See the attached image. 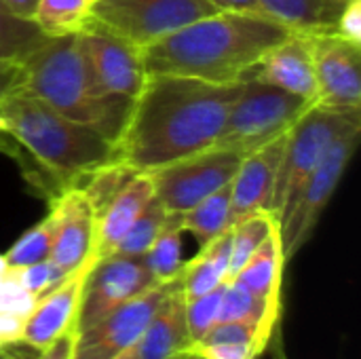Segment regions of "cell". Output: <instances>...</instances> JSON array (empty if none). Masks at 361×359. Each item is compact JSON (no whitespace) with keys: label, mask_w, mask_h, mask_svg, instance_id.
I'll return each instance as SVG.
<instances>
[{"label":"cell","mask_w":361,"mask_h":359,"mask_svg":"<svg viewBox=\"0 0 361 359\" xmlns=\"http://www.w3.org/2000/svg\"><path fill=\"white\" fill-rule=\"evenodd\" d=\"M271 358L273 359H290L288 351H286V343H283V334H281V324L275 328L273 336H271Z\"/></svg>","instance_id":"ab89813d"},{"label":"cell","mask_w":361,"mask_h":359,"mask_svg":"<svg viewBox=\"0 0 361 359\" xmlns=\"http://www.w3.org/2000/svg\"><path fill=\"white\" fill-rule=\"evenodd\" d=\"M15 273V279L19 281V286L32 294L36 300L47 294L49 290H53L59 281H63L68 275L61 273L51 260H42V262H36V264H30V267H21V269H13Z\"/></svg>","instance_id":"836d02e7"},{"label":"cell","mask_w":361,"mask_h":359,"mask_svg":"<svg viewBox=\"0 0 361 359\" xmlns=\"http://www.w3.org/2000/svg\"><path fill=\"white\" fill-rule=\"evenodd\" d=\"M51 207L55 212V237L49 260L66 275L97 260V216L80 186L61 190Z\"/></svg>","instance_id":"5bb4252c"},{"label":"cell","mask_w":361,"mask_h":359,"mask_svg":"<svg viewBox=\"0 0 361 359\" xmlns=\"http://www.w3.org/2000/svg\"><path fill=\"white\" fill-rule=\"evenodd\" d=\"M317 83V102L328 108L361 110V44L336 32L309 34Z\"/></svg>","instance_id":"4fadbf2b"},{"label":"cell","mask_w":361,"mask_h":359,"mask_svg":"<svg viewBox=\"0 0 361 359\" xmlns=\"http://www.w3.org/2000/svg\"><path fill=\"white\" fill-rule=\"evenodd\" d=\"M361 125V110H341L313 104L286 133L283 154L275 178L271 214L275 218L294 201L300 186L322 163L330 146Z\"/></svg>","instance_id":"5b68a950"},{"label":"cell","mask_w":361,"mask_h":359,"mask_svg":"<svg viewBox=\"0 0 361 359\" xmlns=\"http://www.w3.org/2000/svg\"><path fill=\"white\" fill-rule=\"evenodd\" d=\"M224 288H226V284H222V286L214 288L212 292H205L192 300H186V326H188L192 347L218 324Z\"/></svg>","instance_id":"d6a6232c"},{"label":"cell","mask_w":361,"mask_h":359,"mask_svg":"<svg viewBox=\"0 0 361 359\" xmlns=\"http://www.w3.org/2000/svg\"><path fill=\"white\" fill-rule=\"evenodd\" d=\"M241 89L243 83L148 74L116 142V159L137 174H150L212 148Z\"/></svg>","instance_id":"6da1fadb"},{"label":"cell","mask_w":361,"mask_h":359,"mask_svg":"<svg viewBox=\"0 0 361 359\" xmlns=\"http://www.w3.org/2000/svg\"><path fill=\"white\" fill-rule=\"evenodd\" d=\"M0 116L6 133L63 184L116 159V146L95 129L70 121L23 89L15 87L0 99Z\"/></svg>","instance_id":"277c9868"},{"label":"cell","mask_w":361,"mask_h":359,"mask_svg":"<svg viewBox=\"0 0 361 359\" xmlns=\"http://www.w3.org/2000/svg\"><path fill=\"white\" fill-rule=\"evenodd\" d=\"M361 125L345 131L326 152L315 171L296 193L294 201L277 218L279 239L286 260L294 258L313 237L328 203L332 201L360 144Z\"/></svg>","instance_id":"52a82bcc"},{"label":"cell","mask_w":361,"mask_h":359,"mask_svg":"<svg viewBox=\"0 0 361 359\" xmlns=\"http://www.w3.org/2000/svg\"><path fill=\"white\" fill-rule=\"evenodd\" d=\"M116 359H137V358L133 355V351H127V353H123L121 358H116Z\"/></svg>","instance_id":"f6af8a7d"},{"label":"cell","mask_w":361,"mask_h":359,"mask_svg":"<svg viewBox=\"0 0 361 359\" xmlns=\"http://www.w3.org/2000/svg\"><path fill=\"white\" fill-rule=\"evenodd\" d=\"M2 2H4L15 15H19V17H23V19H32L38 0H2Z\"/></svg>","instance_id":"f35d334b"},{"label":"cell","mask_w":361,"mask_h":359,"mask_svg":"<svg viewBox=\"0 0 361 359\" xmlns=\"http://www.w3.org/2000/svg\"><path fill=\"white\" fill-rule=\"evenodd\" d=\"M87 2H91V4H93V2H95V0H87Z\"/></svg>","instance_id":"bcb514c9"},{"label":"cell","mask_w":361,"mask_h":359,"mask_svg":"<svg viewBox=\"0 0 361 359\" xmlns=\"http://www.w3.org/2000/svg\"><path fill=\"white\" fill-rule=\"evenodd\" d=\"M286 135L241 159L231 180V226L256 212H271L277 169L283 154Z\"/></svg>","instance_id":"e0dca14e"},{"label":"cell","mask_w":361,"mask_h":359,"mask_svg":"<svg viewBox=\"0 0 361 359\" xmlns=\"http://www.w3.org/2000/svg\"><path fill=\"white\" fill-rule=\"evenodd\" d=\"M218 322H250L275 330L281 324V303L262 300L235 281H226Z\"/></svg>","instance_id":"d4e9b609"},{"label":"cell","mask_w":361,"mask_h":359,"mask_svg":"<svg viewBox=\"0 0 361 359\" xmlns=\"http://www.w3.org/2000/svg\"><path fill=\"white\" fill-rule=\"evenodd\" d=\"M292 32L279 21L216 11L142 49L146 74H176L216 85L245 83L254 66Z\"/></svg>","instance_id":"7a4b0ae2"},{"label":"cell","mask_w":361,"mask_h":359,"mask_svg":"<svg viewBox=\"0 0 361 359\" xmlns=\"http://www.w3.org/2000/svg\"><path fill=\"white\" fill-rule=\"evenodd\" d=\"M49 36L32 21L15 15L0 0V57L13 63H21L42 40Z\"/></svg>","instance_id":"83f0119b"},{"label":"cell","mask_w":361,"mask_h":359,"mask_svg":"<svg viewBox=\"0 0 361 359\" xmlns=\"http://www.w3.org/2000/svg\"><path fill=\"white\" fill-rule=\"evenodd\" d=\"M182 237L184 229L180 224V216L169 214L167 224L163 226V231L159 233V237L144 256V262L157 284H169L180 277V271L184 267Z\"/></svg>","instance_id":"484cf974"},{"label":"cell","mask_w":361,"mask_h":359,"mask_svg":"<svg viewBox=\"0 0 361 359\" xmlns=\"http://www.w3.org/2000/svg\"><path fill=\"white\" fill-rule=\"evenodd\" d=\"M334 32L353 44H361V0L345 2Z\"/></svg>","instance_id":"d590c367"},{"label":"cell","mask_w":361,"mask_h":359,"mask_svg":"<svg viewBox=\"0 0 361 359\" xmlns=\"http://www.w3.org/2000/svg\"><path fill=\"white\" fill-rule=\"evenodd\" d=\"M53 237H55V212L51 207L49 214L38 224H34L30 231H25L8 248V252L2 254L4 264L8 269H21V267H30V264L49 260L51 248H53Z\"/></svg>","instance_id":"4dcf8cb0"},{"label":"cell","mask_w":361,"mask_h":359,"mask_svg":"<svg viewBox=\"0 0 361 359\" xmlns=\"http://www.w3.org/2000/svg\"><path fill=\"white\" fill-rule=\"evenodd\" d=\"M137 171L133 167H129L127 163L114 159L97 169H93L87 178V186H80V190L85 193L87 201L91 203L95 216L133 180Z\"/></svg>","instance_id":"1f68e13d"},{"label":"cell","mask_w":361,"mask_h":359,"mask_svg":"<svg viewBox=\"0 0 361 359\" xmlns=\"http://www.w3.org/2000/svg\"><path fill=\"white\" fill-rule=\"evenodd\" d=\"M277 226V218L271 212L250 214L231 226V277L252 258Z\"/></svg>","instance_id":"f1b7e54d"},{"label":"cell","mask_w":361,"mask_h":359,"mask_svg":"<svg viewBox=\"0 0 361 359\" xmlns=\"http://www.w3.org/2000/svg\"><path fill=\"white\" fill-rule=\"evenodd\" d=\"M17 89L38 97L55 112L95 129L116 146L133 99L106 95L95 83L80 32L49 36L21 63Z\"/></svg>","instance_id":"3957f363"},{"label":"cell","mask_w":361,"mask_h":359,"mask_svg":"<svg viewBox=\"0 0 361 359\" xmlns=\"http://www.w3.org/2000/svg\"><path fill=\"white\" fill-rule=\"evenodd\" d=\"M216 11L209 0H95L91 4L93 21L140 49Z\"/></svg>","instance_id":"ba28073f"},{"label":"cell","mask_w":361,"mask_h":359,"mask_svg":"<svg viewBox=\"0 0 361 359\" xmlns=\"http://www.w3.org/2000/svg\"><path fill=\"white\" fill-rule=\"evenodd\" d=\"M231 229L199 248L192 260H184L180 271V288L186 300H192L231 279Z\"/></svg>","instance_id":"ffe728a7"},{"label":"cell","mask_w":361,"mask_h":359,"mask_svg":"<svg viewBox=\"0 0 361 359\" xmlns=\"http://www.w3.org/2000/svg\"><path fill=\"white\" fill-rule=\"evenodd\" d=\"M0 359H27V358L19 355V353H17V349L11 345V347H6V349H0Z\"/></svg>","instance_id":"60d3db41"},{"label":"cell","mask_w":361,"mask_h":359,"mask_svg":"<svg viewBox=\"0 0 361 359\" xmlns=\"http://www.w3.org/2000/svg\"><path fill=\"white\" fill-rule=\"evenodd\" d=\"M34 303L36 298L19 286L13 269L4 264L0 254V349L19 343L23 324L34 309Z\"/></svg>","instance_id":"cb8c5ba5"},{"label":"cell","mask_w":361,"mask_h":359,"mask_svg":"<svg viewBox=\"0 0 361 359\" xmlns=\"http://www.w3.org/2000/svg\"><path fill=\"white\" fill-rule=\"evenodd\" d=\"M167 220H169V212L157 197H152L150 203L144 207V212L135 218V222L123 235V239L118 241L112 254L129 256V258H144L150 245L154 243V239L159 237V233L163 231V226L167 224Z\"/></svg>","instance_id":"f546056e"},{"label":"cell","mask_w":361,"mask_h":359,"mask_svg":"<svg viewBox=\"0 0 361 359\" xmlns=\"http://www.w3.org/2000/svg\"><path fill=\"white\" fill-rule=\"evenodd\" d=\"M0 135H8V133H6V125H4L2 116H0Z\"/></svg>","instance_id":"ee69618b"},{"label":"cell","mask_w":361,"mask_h":359,"mask_svg":"<svg viewBox=\"0 0 361 359\" xmlns=\"http://www.w3.org/2000/svg\"><path fill=\"white\" fill-rule=\"evenodd\" d=\"M80 42L102 93L131 99L140 93L148 74L137 44L93 19L80 32Z\"/></svg>","instance_id":"7c38bea8"},{"label":"cell","mask_w":361,"mask_h":359,"mask_svg":"<svg viewBox=\"0 0 361 359\" xmlns=\"http://www.w3.org/2000/svg\"><path fill=\"white\" fill-rule=\"evenodd\" d=\"M311 106L313 102L273 85L245 80L214 146L247 157L286 135Z\"/></svg>","instance_id":"8992f818"},{"label":"cell","mask_w":361,"mask_h":359,"mask_svg":"<svg viewBox=\"0 0 361 359\" xmlns=\"http://www.w3.org/2000/svg\"><path fill=\"white\" fill-rule=\"evenodd\" d=\"M247 80L273 85L309 102H317V83L313 66V47L309 34L292 32L275 44L250 72Z\"/></svg>","instance_id":"2e32d148"},{"label":"cell","mask_w":361,"mask_h":359,"mask_svg":"<svg viewBox=\"0 0 361 359\" xmlns=\"http://www.w3.org/2000/svg\"><path fill=\"white\" fill-rule=\"evenodd\" d=\"M286 262L288 260L281 250L277 226L271 233V237L252 254V258L231 277V281H235L237 286L245 288L262 300L281 303V279Z\"/></svg>","instance_id":"44dd1931"},{"label":"cell","mask_w":361,"mask_h":359,"mask_svg":"<svg viewBox=\"0 0 361 359\" xmlns=\"http://www.w3.org/2000/svg\"><path fill=\"white\" fill-rule=\"evenodd\" d=\"M93 264L95 260L70 273L63 281H59L53 290L42 294L34 303V309L30 311L21 330V339H19L21 345L40 353L59 336L74 332L78 309H80V298H82V288Z\"/></svg>","instance_id":"9a60e30c"},{"label":"cell","mask_w":361,"mask_h":359,"mask_svg":"<svg viewBox=\"0 0 361 359\" xmlns=\"http://www.w3.org/2000/svg\"><path fill=\"white\" fill-rule=\"evenodd\" d=\"M180 224L184 233L197 239L199 248L226 233L231 229V186L212 193L195 207L180 214Z\"/></svg>","instance_id":"603a6c76"},{"label":"cell","mask_w":361,"mask_h":359,"mask_svg":"<svg viewBox=\"0 0 361 359\" xmlns=\"http://www.w3.org/2000/svg\"><path fill=\"white\" fill-rule=\"evenodd\" d=\"M19 83V66L0 57V99Z\"/></svg>","instance_id":"74e56055"},{"label":"cell","mask_w":361,"mask_h":359,"mask_svg":"<svg viewBox=\"0 0 361 359\" xmlns=\"http://www.w3.org/2000/svg\"><path fill=\"white\" fill-rule=\"evenodd\" d=\"M203 359H258L267 349L254 343H216L192 347Z\"/></svg>","instance_id":"e575fe53"},{"label":"cell","mask_w":361,"mask_h":359,"mask_svg":"<svg viewBox=\"0 0 361 359\" xmlns=\"http://www.w3.org/2000/svg\"><path fill=\"white\" fill-rule=\"evenodd\" d=\"M218 11H231L233 8V0H209Z\"/></svg>","instance_id":"b9f144b4"},{"label":"cell","mask_w":361,"mask_h":359,"mask_svg":"<svg viewBox=\"0 0 361 359\" xmlns=\"http://www.w3.org/2000/svg\"><path fill=\"white\" fill-rule=\"evenodd\" d=\"M241 159L224 148H207L150 171L154 197L169 214H184L212 193L231 184Z\"/></svg>","instance_id":"9c48e42d"},{"label":"cell","mask_w":361,"mask_h":359,"mask_svg":"<svg viewBox=\"0 0 361 359\" xmlns=\"http://www.w3.org/2000/svg\"><path fill=\"white\" fill-rule=\"evenodd\" d=\"M171 286L173 281L157 284L108 313L91 328L78 332L72 359H116L131 351Z\"/></svg>","instance_id":"30bf717a"},{"label":"cell","mask_w":361,"mask_h":359,"mask_svg":"<svg viewBox=\"0 0 361 359\" xmlns=\"http://www.w3.org/2000/svg\"><path fill=\"white\" fill-rule=\"evenodd\" d=\"M169 359H203L195 349H188V351H182V353H178V355H173V358Z\"/></svg>","instance_id":"7bdbcfd3"},{"label":"cell","mask_w":361,"mask_h":359,"mask_svg":"<svg viewBox=\"0 0 361 359\" xmlns=\"http://www.w3.org/2000/svg\"><path fill=\"white\" fill-rule=\"evenodd\" d=\"M190 347L192 341L186 326V298L182 294L180 279H176L131 351L137 359H169Z\"/></svg>","instance_id":"ac0fdd59"},{"label":"cell","mask_w":361,"mask_h":359,"mask_svg":"<svg viewBox=\"0 0 361 359\" xmlns=\"http://www.w3.org/2000/svg\"><path fill=\"white\" fill-rule=\"evenodd\" d=\"M154 197V186L148 174H135L133 180L97 214L95 256L97 260L112 254L123 235L144 212Z\"/></svg>","instance_id":"d6986e66"},{"label":"cell","mask_w":361,"mask_h":359,"mask_svg":"<svg viewBox=\"0 0 361 359\" xmlns=\"http://www.w3.org/2000/svg\"><path fill=\"white\" fill-rule=\"evenodd\" d=\"M91 19V2L87 0H38L32 15V21L47 36L78 34Z\"/></svg>","instance_id":"4316f807"},{"label":"cell","mask_w":361,"mask_h":359,"mask_svg":"<svg viewBox=\"0 0 361 359\" xmlns=\"http://www.w3.org/2000/svg\"><path fill=\"white\" fill-rule=\"evenodd\" d=\"M152 286H157V281L150 275L144 258L110 254L95 260L82 288L74 332L78 334L91 328L108 313H112L127 300L140 296Z\"/></svg>","instance_id":"8fae6325"},{"label":"cell","mask_w":361,"mask_h":359,"mask_svg":"<svg viewBox=\"0 0 361 359\" xmlns=\"http://www.w3.org/2000/svg\"><path fill=\"white\" fill-rule=\"evenodd\" d=\"M347 0H260L262 13L290 32L322 34L334 32Z\"/></svg>","instance_id":"7402d4cb"},{"label":"cell","mask_w":361,"mask_h":359,"mask_svg":"<svg viewBox=\"0 0 361 359\" xmlns=\"http://www.w3.org/2000/svg\"><path fill=\"white\" fill-rule=\"evenodd\" d=\"M74 332H68L63 336H59L57 341H53L44 351H40L38 359H72V349H74Z\"/></svg>","instance_id":"8d00e7d4"}]
</instances>
